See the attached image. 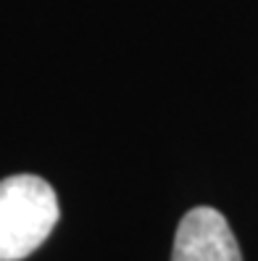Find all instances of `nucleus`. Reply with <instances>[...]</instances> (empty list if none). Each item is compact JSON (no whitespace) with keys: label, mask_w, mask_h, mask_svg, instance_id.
<instances>
[{"label":"nucleus","mask_w":258,"mask_h":261,"mask_svg":"<svg viewBox=\"0 0 258 261\" xmlns=\"http://www.w3.org/2000/svg\"><path fill=\"white\" fill-rule=\"evenodd\" d=\"M171 261H242V253L221 214L211 206H198L177 227Z\"/></svg>","instance_id":"nucleus-2"},{"label":"nucleus","mask_w":258,"mask_h":261,"mask_svg":"<svg viewBox=\"0 0 258 261\" xmlns=\"http://www.w3.org/2000/svg\"><path fill=\"white\" fill-rule=\"evenodd\" d=\"M58 195L37 174L0 179V261H21L48 240L58 224Z\"/></svg>","instance_id":"nucleus-1"}]
</instances>
